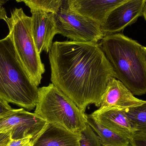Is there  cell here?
Listing matches in <instances>:
<instances>
[{
	"instance_id": "obj_27",
	"label": "cell",
	"mask_w": 146,
	"mask_h": 146,
	"mask_svg": "<svg viewBox=\"0 0 146 146\" xmlns=\"http://www.w3.org/2000/svg\"></svg>"
},
{
	"instance_id": "obj_13",
	"label": "cell",
	"mask_w": 146,
	"mask_h": 146,
	"mask_svg": "<svg viewBox=\"0 0 146 146\" xmlns=\"http://www.w3.org/2000/svg\"><path fill=\"white\" fill-rule=\"evenodd\" d=\"M79 139L78 134L48 123L32 146H79Z\"/></svg>"
},
{
	"instance_id": "obj_23",
	"label": "cell",
	"mask_w": 146,
	"mask_h": 146,
	"mask_svg": "<svg viewBox=\"0 0 146 146\" xmlns=\"http://www.w3.org/2000/svg\"><path fill=\"white\" fill-rule=\"evenodd\" d=\"M9 1L10 0H0V7H2L3 5Z\"/></svg>"
},
{
	"instance_id": "obj_18",
	"label": "cell",
	"mask_w": 146,
	"mask_h": 146,
	"mask_svg": "<svg viewBox=\"0 0 146 146\" xmlns=\"http://www.w3.org/2000/svg\"><path fill=\"white\" fill-rule=\"evenodd\" d=\"M33 142L31 137H27L18 140H10L6 146H32Z\"/></svg>"
},
{
	"instance_id": "obj_1",
	"label": "cell",
	"mask_w": 146,
	"mask_h": 146,
	"mask_svg": "<svg viewBox=\"0 0 146 146\" xmlns=\"http://www.w3.org/2000/svg\"><path fill=\"white\" fill-rule=\"evenodd\" d=\"M51 82L85 112L88 106L100 107L114 69L100 44L56 41L49 52Z\"/></svg>"
},
{
	"instance_id": "obj_6",
	"label": "cell",
	"mask_w": 146,
	"mask_h": 146,
	"mask_svg": "<svg viewBox=\"0 0 146 146\" xmlns=\"http://www.w3.org/2000/svg\"><path fill=\"white\" fill-rule=\"evenodd\" d=\"M54 17L58 34L71 41L98 43L105 36L101 25L72 10L69 0H62Z\"/></svg>"
},
{
	"instance_id": "obj_9",
	"label": "cell",
	"mask_w": 146,
	"mask_h": 146,
	"mask_svg": "<svg viewBox=\"0 0 146 146\" xmlns=\"http://www.w3.org/2000/svg\"><path fill=\"white\" fill-rule=\"evenodd\" d=\"M33 36L39 54L49 53L53 45L54 37L58 34L54 13L41 9L31 8Z\"/></svg>"
},
{
	"instance_id": "obj_24",
	"label": "cell",
	"mask_w": 146,
	"mask_h": 146,
	"mask_svg": "<svg viewBox=\"0 0 146 146\" xmlns=\"http://www.w3.org/2000/svg\"><path fill=\"white\" fill-rule=\"evenodd\" d=\"M143 16L145 18L146 21V2L145 5V9H144V13H143Z\"/></svg>"
},
{
	"instance_id": "obj_12",
	"label": "cell",
	"mask_w": 146,
	"mask_h": 146,
	"mask_svg": "<svg viewBox=\"0 0 146 146\" xmlns=\"http://www.w3.org/2000/svg\"><path fill=\"white\" fill-rule=\"evenodd\" d=\"M128 0H69L74 11L99 23H104L109 14Z\"/></svg>"
},
{
	"instance_id": "obj_14",
	"label": "cell",
	"mask_w": 146,
	"mask_h": 146,
	"mask_svg": "<svg viewBox=\"0 0 146 146\" xmlns=\"http://www.w3.org/2000/svg\"><path fill=\"white\" fill-rule=\"evenodd\" d=\"M86 118L87 123L98 135L102 146H131V139L100 125L91 114L86 115Z\"/></svg>"
},
{
	"instance_id": "obj_4",
	"label": "cell",
	"mask_w": 146,
	"mask_h": 146,
	"mask_svg": "<svg viewBox=\"0 0 146 146\" xmlns=\"http://www.w3.org/2000/svg\"><path fill=\"white\" fill-rule=\"evenodd\" d=\"M34 113L49 124L78 134L87 124L86 114L53 83L38 88Z\"/></svg>"
},
{
	"instance_id": "obj_20",
	"label": "cell",
	"mask_w": 146,
	"mask_h": 146,
	"mask_svg": "<svg viewBox=\"0 0 146 146\" xmlns=\"http://www.w3.org/2000/svg\"><path fill=\"white\" fill-rule=\"evenodd\" d=\"M13 110L8 102L0 97V117L4 116Z\"/></svg>"
},
{
	"instance_id": "obj_16",
	"label": "cell",
	"mask_w": 146,
	"mask_h": 146,
	"mask_svg": "<svg viewBox=\"0 0 146 146\" xmlns=\"http://www.w3.org/2000/svg\"><path fill=\"white\" fill-rule=\"evenodd\" d=\"M62 0H21L30 9H42L56 13L59 10Z\"/></svg>"
},
{
	"instance_id": "obj_15",
	"label": "cell",
	"mask_w": 146,
	"mask_h": 146,
	"mask_svg": "<svg viewBox=\"0 0 146 146\" xmlns=\"http://www.w3.org/2000/svg\"><path fill=\"white\" fill-rule=\"evenodd\" d=\"M124 110L135 135L146 134V101L140 105Z\"/></svg>"
},
{
	"instance_id": "obj_10",
	"label": "cell",
	"mask_w": 146,
	"mask_h": 146,
	"mask_svg": "<svg viewBox=\"0 0 146 146\" xmlns=\"http://www.w3.org/2000/svg\"><path fill=\"white\" fill-rule=\"evenodd\" d=\"M145 102L135 98L121 82L112 77L102 96L100 107L126 109L140 105Z\"/></svg>"
},
{
	"instance_id": "obj_25",
	"label": "cell",
	"mask_w": 146,
	"mask_h": 146,
	"mask_svg": "<svg viewBox=\"0 0 146 146\" xmlns=\"http://www.w3.org/2000/svg\"><path fill=\"white\" fill-rule=\"evenodd\" d=\"M17 2H21V0H15Z\"/></svg>"
},
{
	"instance_id": "obj_5",
	"label": "cell",
	"mask_w": 146,
	"mask_h": 146,
	"mask_svg": "<svg viewBox=\"0 0 146 146\" xmlns=\"http://www.w3.org/2000/svg\"><path fill=\"white\" fill-rule=\"evenodd\" d=\"M5 21L21 63L33 82L38 86L45 68L33 39L31 17L27 16L22 8H15Z\"/></svg>"
},
{
	"instance_id": "obj_21",
	"label": "cell",
	"mask_w": 146,
	"mask_h": 146,
	"mask_svg": "<svg viewBox=\"0 0 146 146\" xmlns=\"http://www.w3.org/2000/svg\"><path fill=\"white\" fill-rule=\"evenodd\" d=\"M10 135L9 133H0V146H6L10 141Z\"/></svg>"
},
{
	"instance_id": "obj_8",
	"label": "cell",
	"mask_w": 146,
	"mask_h": 146,
	"mask_svg": "<svg viewBox=\"0 0 146 146\" xmlns=\"http://www.w3.org/2000/svg\"><path fill=\"white\" fill-rule=\"evenodd\" d=\"M146 0H128L114 9L101 26L105 36L116 33L143 15Z\"/></svg>"
},
{
	"instance_id": "obj_26",
	"label": "cell",
	"mask_w": 146,
	"mask_h": 146,
	"mask_svg": "<svg viewBox=\"0 0 146 146\" xmlns=\"http://www.w3.org/2000/svg\"><path fill=\"white\" fill-rule=\"evenodd\" d=\"M144 48H145V55H146V47H144Z\"/></svg>"
},
{
	"instance_id": "obj_19",
	"label": "cell",
	"mask_w": 146,
	"mask_h": 146,
	"mask_svg": "<svg viewBox=\"0 0 146 146\" xmlns=\"http://www.w3.org/2000/svg\"><path fill=\"white\" fill-rule=\"evenodd\" d=\"M131 146H146V134L135 135L130 139Z\"/></svg>"
},
{
	"instance_id": "obj_11",
	"label": "cell",
	"mask_w": 146,
	"mask_h": 146,
	"mask_svg": "<svg viewBox=\"0 0 146 146\" xmlns=\"http://www.w3.org/2000/svg\"><path fill=\"white\" fill-rule=\"evenodd\" d=\"M91 115L100 125L117 133L130 139L135 135L124 109L100 107Z\"/></svg>"
},
{
	"instance_id": "obj_22",
	"label": "cell",
	"mask_w": 146,
	"mask_h": 146,
	"mask_svg": "<svg viewBox=\"0 0 146 146\" xmlns=\"http://www.w3.org/2000/svg\"><path fill=\"white\" fill-rule=\"evenodd\" d=\"M7 17V13L6 9L4 8L0 7V20H3L5 21Z\"/></svg>"
},
{
	"instance_id": "obj_7",
	"label": "cell",
	"mask_w": 146,
	"mask_h": 146,
	"mask_svg": "<svg viewBox=\"0 0 146 146\" xmlns=\"http://www.w3.org/2000/svg\"><path fill=\"white\" fill-rule=\"evenodd\" d=\"M48 123L35 113H31L23 108L13 109L0 117V133H9L11 140L31 137L33 142Z\"/></svg>"
},
{
	"instance_id": "obj_17",
	"label": "cell",
	"mask_w": 146,
	"mask_h": 146,
	"mask_svg": "<svg viewBox=\"0 0 146 146\" xmlns=\"http://www.w3.org/2000/svg\"><path fill=\"white\" fill-rule=\"evenodd\" d=\"M79 134V146H102L98 135L87 123Z\"/></svg>"
},
{
	"instance_id": "obj_2",
	"label": "cell",
	"mask_w": 146,
	"mask_h": 146,
	"mask_svg": "<svg viewBox=\"0 0 146 146\" xmlns=\"http://www.w3.org/2000/svg\"><path fill=\"white\" fill-rule=\"evenodd\" d=\"M115 77L134 94H146V56L144 46L120 33L105 36L100 44Z\"/></svg>"
},
{
	"instance_id": "obj_3",
	"label": "cell",
	"mask_w": 146,
	"mask_h": 146,
	"mask_svg": "<svg viewBox=\"0 0 146 146\" xmlns=\"http://www.w3.org/2000/svg\"><path fill=\"white\" fill-rule=\"evenodd\" d=\"M38 88L21 63L11 36L0 39V97L28 110L36 108Z\"/></svg>"
}]
</instances>
